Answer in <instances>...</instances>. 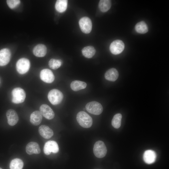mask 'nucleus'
Returning <instances> with one entry per match:
<instances>
[{
    "instance_id": "f8f14e48",
    "label": "nucleus",
    "mask_w": 169,
    "mask_h": 169,
    "mask_svg": "<svg viewBox=\"0 0 169 169\" xmlns=\"http://www.w3.org/2000/svg\"><path fill=\"white\" fill-rule=\"evenodd\" d=\"M11 57V53L8 49H3L0 50V66H3L9 62Z\"/></svg>"
},
{
    "instance_id": "2eb2a0df",
    "label": "nucleus",
    "mask_w": 169,
    "mask_h": 169,
    "mask_svg": "<svg viewBox=\"0 0 169 169\" xmlns=\"http://www.w3.org/2000/svg\"><path fill=\"white\" fill-rule=\"evenodd\" d=\"M38 131L40 135L43 138L48 139L54 135L53 130L46 125H42L39 126Z\"/></svg>"
},
{
    "instance_id": "9b49d317",
    "label": "nucleus",
    "mask_w": 169,
    "mask_h": 169,
    "mask_svg": "<svg viewBox=\"0 0 169 169\" xmlns=\"http://www.w3.org/2000/svg\"><path fill=\"white\" fill-rule=\"evenodd\" d=\"M39 111L41 115L48 120L53 119L54 116V113L52 109L48 105L44 104L41 105Z\"/></svg>"
},
{
    "instance_id": "39448f33",
    "label": "nucleus",
    "mask_w": 169,
    "mask_h": 169,
    "mask_svg": "<svg viewBox=\"0 0 169 169\" xmlns=\"http://www.w3.org/2000/svg\"><path fill=\"white\" fill-rule=\"evenodd\" d=\"M85 108L90 113L96 115L101 114L103 110V107L101 105L96 101L88 103L85 106Z\"/></svg>"
},
{
    "instance_id": "20e7f679",
    "label": "nucleus",
    "mask_w": 169,
    "mask_h": 169,
    "mask_svg": "<svg viewBox=\"0 0 169 169\" xmlns=\"http://www.w3.org/2000/svg\"><path fill=\"white\" fill-rule=\"evenodd\" d=\"M93 150L95 155L99 158L104 157L107 152V149L105 143L101 141H98L95 143Z\"/></svg>"
},
{
    "instance_id": "7ed1b4c3",
    "label": "nucleus",
    "mask_w": 169,
    "mask_h": 169,
    "mask_svg": "<svg viewBox=\"0 0 169 169\" xmlns=\"http://www.w3.org/2000/svg\"><path fill=\"white\" fill-rule=\"evenodd\" d=\"M13 103L19 104L23 102L26 98V93L25 91L20 87H16L13 89L12 91Z\"/></svg>"
},
{
    "instance_id": "c85d7f7f",
    "label": "nucleus",
    "mask_w": 169,
    "mask_h": 169,
    "mask_svg": "<svg viewBox=\"0 0 169 169\" xmlns=\"http://www.w3.org/2000/svg\"><path fill=\"white\" fill-rule=\"evenodd\" d=\"M0 169H2L1 168H0Z\"/></svg>"
},
{
    "instance_id": "aec40b11",
    "label": "nucleus",
    "mask_w": 169,
    "mask_h": 169,
    "mask_svg": "<svg viewBox=\"0 0 169 169\" xmlns=\"http://www.w3.org/2000/svg\"><path fill=\"white\" fill-rule=\"evenodd\" d=\"M87 84L85 82L79 80L73 81L70 84L71 89L75 91L84 89L86 88Z\"/></svg>"
},
{
    "instance_id": "0eeeda50",
    "label": "nucleus",
    "mask_w": 169,
    "mask_h": 169,
    "mask_svg": "<svg viewBox=\"0 0 169 169\" xmlns=\"http://www.w3.org/2000/svg\"><path fill=\"white\" fill-rule=\"evenodd\" d=\"M125 44L123 42L119 39L115 40L110 44V49L111 52L115 55L121 53L124 50Z\"/></svg>"
},
{
    "instance_id": "f257e3e1",
    "label": "nucleus",
    "mask_w": 169,
    "mask_h": 169,
    "mask_svg": "<svg viewBox=\"0 0 169 169\" xmlns=\"http://www.w3.org/2000/svg\"><path fill=\"white\" fill-rule=\"evenodd\" d=\"M76 119L79 125L84 128H89L92 125V118L84 111L79 112L76 116Z\"/></svg>"
},
{
    "instance_id": "1a4fd4ad",
    "label": "nucleus",
    "mask_w": 169,
    "mask_h": 169,
    "mask_svg": "<svg viewBox=\"0 0 169 169\" xmlns=\"http://www.w3.org/2000/svg\"><path fill=\"white\" fill-rule=\"evenodd\" d=\"M59 147L57 143L54 141H49L45 143L44 147V151L46 155H49L51 152L57 153Z\"/></svg>"
},
{
    "instance_id": "bb28decb",
    "label": "nucleus",
    "mask_w": 169,
    "mask_h": 169,
    "mask_svg": "<svg viewBox=\"0 0 169 169\" xmlns=\"http://www.w3.org/2000/svg\"><path fill=\"white\" fill-rule=\"evenodd\" d=\"M62 63V61L61 59H51L49 62V65L51 69H55L60 67Z\"/></svg>"
},
{
    "instance_id": "393cba45",
    "label": "nucleus",
    "mask_w": 169,
    "mask_h": 169,
    "mask_svg": "<svg viewBox=\"0 0 169 169\" xmlns=\"http://www.w3.org/2000/svg\"><path fill=\"white\" fill-rule=\"evenodd\" d=\"M23 166L22 160L19 158H16L11 161L9 167L10 169H22Z\"/></svg>"
},
{
    "instance_id": "a878e982",
    "label": "nucleus",
    "mask_w": 169,
    "mask_h": 169,
    "mask_svg": "<svg viewBox=\"0 0 169 169\" xmlns=\"http://www.w3.org/2000/svg\"><path fill=\"white\" fill-rule=\"evenodd\" d=\"M122 118V115L120 113H117L114 115L111 121V124L114 128L118 129L120 127Z\"/></svg>"
},
{
    "instance_id": "a211bd4d",
    "label": "nucleus",
    "mask_w": 169,
    "mask_h": 169,
    "mask_svg": "<svg viewBox=\"0 0 169 169\" xmlns=\"http://www.w3.org/2000/svg\"><path fill=\"white\" fill-rule=\"evenodd\" d=\"M119 73L117 69L112 68L106 71L105 74V79L108 80L115 81L118 79Z\"/></svg>"
},
{
    "instance_id": "6ab92c4d",
    "label": "nucleus",
    "mask_w": 169,
    "mask_h": 169,
    "mask_svg": "<svg viewBox=\"0 0 169 169\" xmlns=\"http://www.w3.org/2000/svg\"><path fill=\"white\" fill-rule=\"evenodd\" d=\"M42 119V115L39 111H35L30 115V122L31 124L34 125H39L41 123Z\"/></svg>"
},
{
    "instance_id": "9d476101",
    "label": "nucleus",
    "mask_w": 169,
    "mask_h": 169,
    "mask_svg": "<svg viewBox=\"0 0 169 169\" xmlns=\"http://www.w3.org/2000/svg\"><path fill=\"white\" fill-rule=\"evenodd\" d=\"M40 78L43 81L47 83L53 82L55 79L54 76L52 72L49 69H45L42 70L40 74Z\"/></svg>"
},
{
    "instance_id": "6e6552de",
    "label": "nucleus",
    "mask_w": 169,
    "mask_h": 169,
    "mask_svg": "<svg viewBox=\"0 0 169 169\" xmlns=\"http://www.w3.org/2000/svg\"><path fill=\"white\" fill-rule=\"evenodd\" d=\"M79 27L81 31L85 33L90 32L92 28V23L90 19L85 17L81 18L79 21Z\"/></svg>"
},
{
    "instance_id": "5701e85b",
    "label": "nucleus",
    "mask_w": 169,
    "mask_h": 169,
    "mask_svg": "<svg viewBox=\"0 0 169 169\" xmlns=\"http://www.w3.org/2000/svg\"><path fill=\"white\" fill-rule=\"evenodd\" d=\"M135 30L137 33L144 34L148 31V27L146 24L143 21L137 23L135 27Z\"/></svg>"
},
{
    "instance_id": "4468645a",
    "label": "nucleus",
    "mask_w": 169,
    "mask_h": 169,
    "mask_svg": "<svg viewBox=\"0 0 169 169\" xmlns=\"http://www.w3.org/2000/svg\"><path fill=\"white\" fill-rule=\"evenodd\" d=\"M27 153L29 155L33 154H39L41 152V150L38 144L36 142H31L28 143L26 147Z\"/></svg>"
},
{
    "instance_id": "f3484780",
    "label": "nucleus",
    "mask_w": 169,
    "mask_h": 169,
    "mask_svg": "<svg viewBox=\"0 0 169 169\" xmlns=\"http://www.w3.org/2000/svg\"><path fill=\"white\" fill-rule=\"evenodd\" d=\"M47 48L44 44H40L36 45L33 49V53L36 56L44 57L47 53Z\"/></svg>"
},
{
    "instance_id": "f03ea898",
    "label": "nucleus",
    "mask_w": 169,
    "mask_h": 169,
    "mask_svg": "<svg viewBox=\"0 0 169 169\" xmlns=\"http://www.w3.org/2000/svg\"><path fill=\"white\" fill-rule=\"evenodd\" d=\"M63 93L60 90L53 89L50 90L48 95V98L49 102L53 105L60 104L63 98Z\"/></svg>"
},
{
    "instance_id": "cd10ccee",
    "label": "nucleus",
    "mask_w": 169,
    "mask_h": 169,
    "mask_svg": "<svg viewBox=\"0 0 169 169\" xmlns=\"http://www.w3.org/2000/svg\"><path fill=\"white\" fill-rule=\"evenodd\" d=\"M20 1L19 0H8L7 4L8 7L11 9L15 8L20 3Z\"/></svg>"
},
{
    "instance_id": "dca6fc26",
    "label": "nucleus",
    "mask_w": 169,
    "mask_h": 169,
    "mask_svg": "<svg viewBox=\"0 0 169 169\" xmlns=\"http://www.w3.org/2000/svg\"><path fill=\"white\" fill-rule=\"evenodd\" d=\"M156 154L155 152L152 150H147L145 151L143 159L145 163L147 164H151L156 161Z\"/></svg>"
},
{
    "instance_id": "412c9836",
    "label": "nucleus",
    "mask_w": 169,
    "mask_h": 169,
    "mask_svg": "<svg viewBox=\"0 0 169 169\" xmlns=\"http://www.w3.org/2000/svg\"><path fill=\"white\" fill-rule=\"evenodd\" d=\"M95 48L92 46H88L84 48L82 52L83 55L86 58H90L93 57L95 53Z\"/></svg>"
},
{
    "instance_id": "ddd939ff",
    "label": "nucleus",
    "mask_w": 169,
    "mask_h": 169,
    "mask_svg": "<svg viewBox=\"0 0 169 169\" xmlns=\"http://www.w3.org/2000/svg\"><path fill=\"white\" fill-rule=\"evenodd\" d=\"M6 115L8 123L10 125L13 126L18 122V116L16 112L14 110L11 109L8 110Z\"/></svg>"
},
{
    "instance_id": "4be33fe9",
    "label": "nucleus",
    "mask_w": 169,
    "mask_h": 169,
    "mask_svg": "<svg viewBox=\"0 0 169 169\" xmlns=\"http://www.w3.org/2000/svg\"><path fill=\"white\" fill-rule=\"evenodd\" d=\"M68 1L67 0H57L55 4L56 10L59 13L64 12L67 9Z\"/></svg>"
},
{
    "instance_id": "b1692460",
    "label": "nucleus",
    "mask_w": 169,
    "mask_h": 169,
    "mask_svg": "<svg viewBox=\"0 0 169 169\" xmlns=\"http://www.w3.org/2000/svg\"><path fill=\"white\" fill-rule=\"evenodd\" d=\"M111 5V1L109 0H101L99 3L100 9L103 12H105L109 10Z\"/></svg>"
},
{
    "instance_id": "423d86ee",
    "label": "nucleus",
    "mask_w": 169,
    "mask_h": 169,
    "mask_svg": "<svg viewBox=\"0 0 169 169\" xmlns=\"http://www.w3.org/2000/svg\"><path fill=\"white\" fill-rule=\"evenodd\" d=\"M30 67L29 60L25 58L19 59L16 64V69L18 72L20 74H23L27 73Z\"/></svg>"
}]
</instances>
